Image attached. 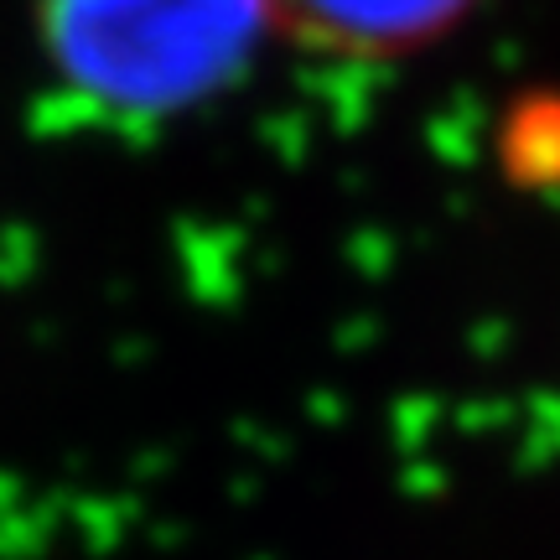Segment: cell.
<instances>
[{"mask_svg":"<svg viewBox=\"0 0 560 560\" xmlns=\"http://www.w3.org/2000/svg\"><path fill=\"white\" fill-rule=\"evenodd\" d=\"M425 431H431V405H420V410H410V405H405L400 416H395V441H400L405 452H410V446H425Z\"/></svg>","mask_w":560,"mask_h":560,"instance_id":"obj_5","label":"cell"},{"mask_svg":"<svg viewBox=\"0 0 560 560\" xmlns=\"http://www.w3.org/2000/svg\"><path fill=\"white\" fill-rule=\"evenodd\" d=\"M32 32L62 100L125 130L219 104L276 47L265 0H32Z\"/></svg>","mask_w":560,"mask_h":560,"instance_id":"obj_1","label":"cell"},{"mask_svg":"<svg viewBox=\"0 0 560 560\" xmlns=\"http://www.w3.org/2000/svg\"><path fill=\"white\" fill-rule=\"evenodd\" d=\"M400 488L410 499H441L452 488V478H446V467H436V462H405Z\"/></svg>","mask_w":560,"mask_h":560,"instance_id":"obj_4","label":"cell"},{"mask_svg":"<svg viewBox=\"0 0 560 560\" xmlns=\"http://www.w3.org/2000/svg\"><path fill=\"white\" fill-rule=\"evenodd\" d=\"M260 560H265V556H260Z\"/></svg>","mask_w":560,"mask_h":560,"instance_id":"obj_6","label":"cell"},{"mask_svg":"<svg viewBox=\"0 0 560 560\" xmlns=\"http://www.w3.org/2000/svg\"><path fill=\"white\" fill-rule=\"evenodd\" d=\"M493 166L514 192L560 202V89L535 83L493 120Z\"/></svg>","mask_w":560,"mask_h":560,"instance_id":"obj_3","label":"cell"},{"mask_svg":"<svg viewBox=\"0 0 560 560\" xmlns=\"http://www.w3.org/2000/svg\"><path fill=\"white\" fill-rule=\"evenodd\" d=\"M280 47L322 62L389 68L462 37L488 0H265Z\"/></svg>","mask_w":560,"mask_h":560,"instance_id":"obj_2","label":"cell"}]
</instances>
